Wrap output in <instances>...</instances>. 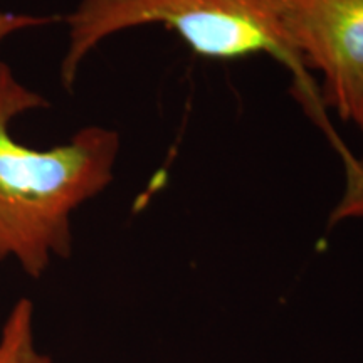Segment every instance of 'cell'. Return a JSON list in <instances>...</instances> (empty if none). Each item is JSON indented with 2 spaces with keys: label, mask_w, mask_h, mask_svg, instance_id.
I'll list each match as a JSON object with an SVG mask.
<instances>
[{
  "label": "cell",
  "mask_w": 363,
  "mask_h": 363,
  "mask_svg": "<svg viewBox=\"0 0 363 363\" xmlns=\"http://www.w3.org/2000/svg\"><path fill=\"white\" fill-rule=\"evenodd\" d=\"M45 106L0 61V259L12 257L34 279L52 257L71 254L72 212L110 187L121 147L120 133L104 126H86L48 150L17 142L12 121Z\"/></svg>",
  "instance_id": "cell-1"
},
{
  "label": "cell",
  "mask_w": 363,
  "mask_h": 363,
  "mask_svg": "<svg viewBox=\"0 0 363 363\" xmlns=\"http://www.w3.org/2000/svg\"><path fill=\"white\" fill-rule=\"evenodd\" d=\"M65 22L66 91L74 88L81 65L103 40L143 26L174 30L203 57L229 61L269 54L294 71L298 83H306L308 71L286 27V0H81Z\"/></svg>",
  "instance_id": "cell-2"
},
{
  "label": "cell",
  "mask_w": 363,
  "mask_h": 363,
  "mask_svg": "<svg viewBox=\"0 0 363 363\" xmlns=\"http://www.w3.org/2000/svg\"><path fill=\"white\" fill-rule=\"evenodd\" d=\"M286 27L323 106L357 123L363 110V0H286Z\"/></svg>",
  "instance_id": "cell-3"
},
{
  "label": "cell",
  "mask_w": 363,
  "mask_h": 363,
  "mask_svg": "<svg viewBox=\"0 0 363 363\" xmlns=\"http://www.w3.org/2000/svg\"><path fill=\"white\" fill-rule=\"evenodd\" d=\"M0 363H52L35 348L34 305L21 298L12 306L0 331Z\"/></svg>",
  "instance_id": "cell-4"
},
{
  "label": "cell",
  "mask_w": 363,
  "mask_h": 363,
  "mask_svg": "<svg viewBox=\"0 0 363 363\" xmlns=\"http://www.w3.org/2000/svg\"><path fill=\"white\" fill-rule=\"evenodd\" d=\"M54 17H39L29 16V13H13V12H2L0 11V44L6 40L9 35L13 33H19L24 29H33V27H40L52 22Z\"/></svg>",
  "instance_id": "cell-5"
},
{
  "label": "cell",
  "mask_w": 363,
  "mask_h": 363,
  "mask_svg": "<svg viewBox=\"0 0 363 363\" xmlns=\"http://www.w3.org/2000/svg\"><path fill=\"white\" fill-rule=\"evenodd\" d=\"M355 125L363 131V110H362V113H360V116H358V120H357Z\"/></svg>",
  "instance_id": "cell-6"
}]
</instances>
